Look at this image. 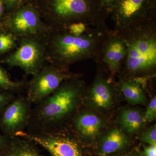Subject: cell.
I'll return each mask as SVG.
<instances>
[{
    "instance_id": "1",
    "label": "cell",
    "mask_w": 156,
    "mask_h": 156,
    "mask_svg": "<svg viewBox=\"0 0 156 156\" xmlns=\"http://www.w3.org/2000/svg\"><path fill=\"white\" fill-rule=\"evenodd\" d=\"M108 27H92L80 36L67 29H50L45 36L47 62L68 69L70 66L87 59L96 61L104 41L111 32Z\"/></svg>"
},
{
    "instance_id": "2",
    "label": "cell",
    "mask_w": 156,
    "mask_h": 156,
    "mask_svg": "<svg viewBox=\"0 0 156 156\" xmlns=\"http://www.w3.org/2000/svg\"><path fill=\"white\" fill-rule=\"evenodd\" d=\"M84 84L79 77L64 81L53 94L32 108L26 132L44 133L62 129L76 113Z\"/></svg>"
},
{
    "instance_id": "3",
    "label": "cell",
    "mask_w": 156,
    "mask_h": 156,
    "mask_svg": "<svg viewBox=\"0 0 156 156\" xmlns=\"http://www.w3.org/2000/svg\"><path fill=\"white\" fill-rule=\"evenodd\" d=\"M116 31L127 47L122 70L125 76L122 78L151 76L156 68V17L134 23Z\"/></svg>"
},
{
    "instance_id": "4",
    "label": "cell",
    "mask_w": 156,
    "mask_h": 156,
    "mask_svg": "<svg viewBox=\"0 0 156 156\" xmlns=\"http://www.w3.org/2000/svg\"><path fill=\"white\" fill-rule=\"evenodd\" d=\"M51 29H66L81 22L95 27H107L109 16L101 0H28Z\"/></svg>"
},
{
    "instance_id": "5",
    "label": "cell",
    "mask_w": 156,
    "mask_h": 156,
    "mask_svg": "<svg viewBox=\"0 0 156 156\" xmlns=\"http://www.w3.org/2000/svg\"><path fill=\"white\" fill-rule=\"evenodd\" d=\"M45 36L18 39L17 47L6 56L4 62L11 67L20 68L26 74H36L47 62Z\"/></svg>"
},
{
    "instance_id": "6",
    "label": "cell",
    "mask_w": 156,
    "mask_h": 156,
    "mask_svg": "<svg viewBox=\"0 0 156 156\" xmlns=\"http://www.w3.org/2000/svg\"><path fill=\"white\" fill-rule=\"evenodd\" d=\"M2 21L4 29L17 39L30 36H44L51 28L43 20L37 9L27 1L8 12Z\"/></svg>"
},
{
    "instance_id": "7",
    "label": "cell",
    "mask_w": 156,
    "mask_h": 156,
    "mask_svg": "<svg viewBox=\"0 0 156 156\" xmlns=\"http://www.w3.org/2000/svg\"><path fill=\"white\" fill-rule=\"evenodd\" d=\"M79 77L68 69L52 64L45 65L28 82L26 96L35 105L53 94L64 81Z\"/></svg>"
},
{
    "instance_id": "8",
    "label": "cell",
    "mask_w": 156,
    "mask_h": 156,
    "mask_svg": "<svg viewBox=\"0 0 156 156\" xmlns=\"http://www.w3.org/2000/svg\"><path fill=\"white\" fill-rule=\"evenodd\" d=\"M110 17L115 31L156 17V0H117Z\"/></svg>"
},
{
    "instance_id": "9",
    "label": "cell",
    "mask_w": 156,
    "mask_h": 156,
    "mask_svg": "<svg viewBox=\"0 0 156 156\" xmlns=\"http://www.w3.org/2000/svg\"><path fill=\"white\" fill-rule=\"evenodd\" d=\"M33 104L26 95H19L5 108L0 115V130L8 138L27 128Z\"/></svg>"
},
{
    "instance_id": "10",
    "label": "cell",
    "mask_w": 156,
    "mask_h": 156,
    "mask_svg": "<svg viewBox=\"0 0 156 156\" xmlns=\"http://www.w3.org/2000/svg\"><path fill=\"white\" fill-rule=\"evenodd\" d=\"M15 136L24 137L41 145L52 156H83L78 143L64 134L62 129L37 134L24 131L18 132Z\"/></svg>"
},
{
    "instance_id": "11",
    "label": "cell",
    "mask_w": 156,
    "mask_h": 156,
    "mask_svg": "<svg viewBox=\"0 0 156 156\" xmlns=\"http://www.w3.org/2000/svg\"><path fill=\"white\" fill-rule=\"evenodd\" d=\"M126 43L117 31L112 30L102 44L98 62L112 75L122 72L127 55Z\"/></svg>"
},
{
    "instance_id": "12",
    "label": "cell",
    "mask_w": 156,
    "mask_h": 156,
    "mask_svg": "<svg viewBox=\"0 0 156 156\" xmlns=\"http://www.w3.org/2000/svg\"><path fill=\"white\" fill-rule=\"evenodd\" d=\"M71 120L76 134L84 138H95L100 134L103 127L102 119L92 113H76Z\"/></svg>"
},
{
    "instance_id": "13",
    "label": "cell",
    "mask_w": 156,
    "mask_h": 156,
    "mask_svg": "<svg viewBox=\"0 0 156 156\" xmlns=\"http://www.w3.org/2000/svg\"><path fill=\"white\" fill-rule=\"evenodd\" d=\"M98 71L90 90V100L96 108H109L112 104L113 87L111 83Z\"/></svg>"
},
{
    "instance_id": "14",
    "label": "cell",
    "mask_w": 156,
    "mask_h": 156,
    "mask_svg": "<svg viewBox=\"0 0 156 156\" xmlns=\"http://www.w3.org/2000/svg\"><path fill=\"white\" fill-rule=\"evenodd\" d=\"M0 156H42L34 146L33 142L21 136L9 138L0 151Z\"/></svg>"
},
{
    "instance_id": "15",
    "label": "cell",
    "mask_w": 156,
    "mask_h": 156,
    "mask_svg": "<svg viewBox=\"0 0 156 156\" xmlns=\"http://www.w3.org/2000/svg\"><path fill=\"white\" fill-rule=\"evenodd\" d=\"M118 87L129 103L146 105V96L137 78H121Z\"/></svg>"
},
{
    "instance_id": "16",
    "label": "cell",
    "mask_w": 156,
    "mask_h": 156,
    "mask_svg": "<svg viewBox=\"0 0 156 156\" xmlns=\"http://www.w3.org/2000/svg\"><path fill=\"white\" fill-rule=\"evenodd\" d=\"M129 140L126 134L119 130L112 129L105 134L101 142L99 148L100 156H106L124 148Z\"/></svg>"
},
{
    "instance_id": "17",
    "label": "cell",
    "mask_w": 156,
    "mask_h": 156,
    "mask_svg": "<svg viewBox=\"0 0 156 156\" xmlns=\"http://www.w3.org/2000/svg\"><path fill=\"white\" fill-rule=\"evenodd\" d=\"M120 120L123 129L131 134L140 130L145 123L143 115L134 109L123 110L121 113Z\"/></svg>"
},
{
    "instance_id": "18",
    "label": "cell",
    "mask_w": 156,
    "mask_h": 156,
    "mask_svg": "<svg viewBox=\"0 0 156 156\" xmlns=\"http://www.w3.org/2000/svg\"><path fill=\"white\" fill-rule=\"evenodd\" d=\"M28 83L25 80L13 81L0 64V92L20 94L27 89Z\"/></svg>"
},
{
    "instance_id": "19",
    "label": "cell",
    "mask_w": 156,
    "mask_h": 156,
    "mask_svg": "<svg viewBox=\"0 0 156 156\" xmlns=\"http://www.w3.org/2000/svg\"><path fill=\"white\" fill-rule=\"evenodd\" d=\"M17 43L18 39L13 34L5 30H0V54L14 50Z\"/></svg>"
},
{
    "instance_id": "20",
    "label": "cell",
    "mask_w": 156,
    "mask_h": 156,
    "mask_svg": "<svg viewBox=\"0 0 156 156\" xmlns=\"http://www.w3.org/2000/svg\"><path fill=\"white\" fill-rule=\"evenodd\" d=\"M142 142L147 144L150 145H156V126L152 127L144 131L140 136Z\"/></svg>"
},
{
    "instance_id": "21",
    "label": "cell",
    "mask_w": 156,
    "mask_h": 156,
    "mask_svg": "<svg viewBox=\"0 0 156 156\" xmlns=\"http://www.w3.org/2000/svg\"><path fill=\"white\" fill-rule=\"evenodd\" d=\"M92 27H95L89 26L83 23L79 22L70 24L66 29L74 35L80 36L87 32Z\"/></svg>"
},
{
    "instance_id": "22",
    "label": "cell",
    "mask_w": 156,
    "mask_h": 156,
    "mask_svg": "<svg viewBox=\"0 0 156 156\" xmlns=\"http://www.w3.org/2000/svg\"><path fill=\"white\" fill-rule=\"evenodd\" d=\"M156 118V97L154 96L148 105L144 118L145 123H149L155 119Z\"/></svg>"
},
{
    "instance_id": "23",
    "label": "cell",
    "mask_w": 156,
    "mask_h": 156,
    "mask_svg": "<svg viewBox=\"0 0 156 156\" xmlns=\"http://www.w3.org/2000/svg\"><path fill=\"white\" fill-rule=\"evenodd\" d=\"M16 96V94L11 92H0V115L5 108Z\"/></svg>"
},
{
    "instance_id": "24",
    "label": "cell",
    "mask_w": 156,
    "mask_h": 156,
    "mask_svg": "<svg viewBox=\"0 0 156 156\" xmlns=\"http://www.w3.org/2000/svg\"><path fill=\"white\" fill-rule=\"evenodd\" d=\"M28 0H4L7 13L13 11L27 2Z\"/></svg>"
},
{
    "instance_id": "25",
    "label": "cell",
    "mask_w": 156,
    "mask_h": 156,
    "mask_svg": "<svg viewBox=\"0 0 156 156\" xmlns=\"http://www.w3.org/2000/svg\"><path fill=\"white\" fill-rule=\"evenodd\" d=\"M117 0H101L104 9L108 15L110 16Z\"/></svg>"
},
{
    "instance_id": "26",
    "label": "cell",
    "mask_w": 156,
    "mask_h": 156,
    "mask_svg": "<svg viewBox=\"0 0 156 156\" xmlns=\"http://www.w3.org/2000/svg\"><path fill=\"white\" fill-rule=\"evenodd\" d=\"M142 156H156V145H148L144 147Z\"/></svg>"
},
{
    "instance_id": "27",
    "label": "cell",
    "mask_w": 156,
    "mask_h": 156,
    "mask_svg": "<svg viewBox=\"0 0 156 156\" xmlns=\"http://www.w3.org/2000/svg\"><path fill=\"white\" fill-rule=\"evenodd\" d=\"M6 11L5 5L4 0H0V22L4 18L5 12Z\"/></svg>"
},
{
    "instance_id": "28",
    "label": "cell",
    "mask_w": 156,
    "mask_h": 156,
    "mask_svg": "<svg viewBox=\"0 0 156 156\" xmlns=\"http://www.w3.org/2000/svg\"><path fill=\"white\" fill-rule=\"evenodd\" d=\"M9 138L4 136L3 134L0 133V151L5 146L8 142Z\"/></svg>"
},
{
    "instance_id": "29",
    "label": "cell",
    "mask_w": 156,
    "mask_h": 156,
    "mask_svg": "<svg viewBox=\"0 0 156 156\" xmlns=\"http://www.w3.org/2000/svg\"><path fill=\"white\" fill-rule=\"evenodd\" d=\"M5 30L4 28V27L2 24V22H0V30Z\"/></svg>"
}]
</instances>
